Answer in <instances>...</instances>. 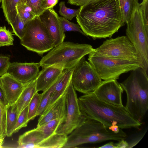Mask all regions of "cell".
Returning a JSON list of instances; mask_svg holds the SVG:
<instances>
[{"label": "cell", "mask_w": 148, "mask_h": 148, "mask_svg": "<svg viewBox=\"0 0 148 148\" xmlns=\"http://www.w3.org/2000/svg\"><path fill=\"white\" fill-rule=\"evenodd\" d=\"M79 9L77 22L94 39L110 38L125 24L118 0H94Z\"/></svg>", "instance_id": "obj_1"}, {"label": "cell", "mask_w": 148, "mask_h": 148, "mask_svg": "<svg viewBox=\"0 0 148 148\" xmlns=\"http://www.w3.org/2000/svg\"><path fill=\"white\" fill-rule=\"evenodd\" d=\"M82 115L96 120L109 127L117 125L121 129H139L141 122L134 119L125 107L118 106L98 99L92 92L78 98Z\"/></svg>", "instance_id": "obj_2"}, {"label": "cell", "mask_w": 148, "mask_h": 148, "mask_svg": "<svg viewBox=\"0 0 148 148\" xmlns=\"http://www.w3.org/2000/svg\"><path fill=\"white\" fill-rule=\"evenodd\" d=\"M127 95L125 108L135 119L141 122L148 109V77L141 67L132 70L120 84Z\"/></svg>", "instance_id": "obj_3"}, {"label": "cell", "mask_w": 148, "mask_h": 148, "mask_svg": "<svg viewBox=\"0 0 148 148\" xmlns=\"http://www.w3.org/2000/svg\"><path fill=\"white\" fill-rule=\"evenodd\" d=\"M69 135L63 148H74L84 144L108 140L119 141L125 140L127 137L122 130L115 133L101 123L84 117L79 126Z\"/></svg>", "instance_id": "obj_4"}, {"label": "cell", "mask_w": 148, "mask_h": 148, "mask_svg": "<svg viewBox=\"0 0 148 148\" xmlns=\"http://www.w3.org/2000/svg\"><path fill=\"white\" fill-rule=\"evenodd\" d=\"M90 45L63 42L54 47L39 62L42 68L56 66L63 69H73L81 59L94 50Z\"/></svg>", "instance_id": "obj_5"}, {"label": "cell", "mask_w": 148, "mask_h": 148, "mask_svg": "<svg viewBox=\"0 0 148 148\" xmlns=\"http://www.w3.org/2000/svg\"><path fill=\"white\" fill-rule=\"evenodd\" d=\"M127 24L126 36L138 54L141 68L147 72L148 68V28L143 19L140 3L134 10Z\"/></svg>", "instance_id": "obj_6"}, {"label": "cell", "mask_w": 148, "mask_h": 148, "mask_svg": "<svg viewBox=\"0 0 148 148\" xmlns=\"http://www.w3.org/2000/svg\"><path fill=\"white\" fill-rule=\"evenodd\" d=\"M21 44L27 50L40 55L54 47L53 40L39 16L27 23Z\"/></svg>", "instance_id": "obj_7"}, {"label": "cell", "mask_w": 148, "mask_h": 148, "mask_svg": "<svg viewBox=\"0 0 148 148\" xmlns=\"http://www.w3.org/2000/svg\"><path fill=\"white\" fill-rule=\"evenodd\" d=\"M88 55L89 62L104 80H116L123 73L141 68L138 62Z\"/></svg>", "instance_id": "obj_8"}, {"label": "cell", "mask_w": 148, "mask_h": 148, "mask_svg": "<svg viewBox=\"0 0 148 148\" xmlns=\"http://www.w3.org/2000/svg\"><path fill=\"white\" fill-rule=\"evenodd\" d=\"M91 53L96 56L138 62L140 64L137 50L126 36L107 39Z\"/></svg>", "instance_id": "obj_9"}, {"label": "cell", "mask_w": 148, "mask_h": 148, "mask_svg": "<svg viewBox=\"0 0 148 148\" xmlns=\"http://www.w3.org/2000/svg\"><path fill=\"white\" fill-rule=\"evenodd\" d=\"M72 82L75 90L84 94L91 93L102 82V79L89 62L83 57L73 69Z\"/></svg>", "instance_id": "obj_10"}, {"label": "cell", "mask_w": 148, "mask_h": 148, "mask_svg": "<svg viewBox=\"0 0 148 148\" xmlns=\"http://www.w3.org/2000/svg\"><path fill=\"white\" fill-rule=\"evenodd\" d=\"M66 105L65 119L56 132L67 136L79 126L84 118L80 110L76 90L71 80L66 91Z\"/></svg>", "instance_id": "obj_11"}, {"label": "cell", "mask_w": 148, "mask_h": 148, "mask_svg": "<svg viewBox=\"0 0 148 148\" xmlns=\"http://www.w3.org/2000/svg\"><path fill=\"white\" fill-rule=\"evenodd\" d=\"M123 90L116 80L102 81L92 93L98 99L118 106H123L122 94Z\"/></svg>", "instance_id": "obj_12"}, {"label": "cell", "mask_w": 148, "mask_h": 148, "mask_svg": "<svg viewBox=\"0 0 148 148\" xmlns=\"http://www.w3.org/2000/svg\"><path fill=\"white\" fill-rule=\"evenodd\" d=\"M38 63H10L7 73L15 79L26 84L36 79L39 73Z\"/></svg>", "instance_id": "obj_13"}, {"label": "cell", "mask_w": 148, "mask_h": 148, "mask_svg": "<svg viewBox=\"0 0 148 148\" xmlns=\"http://www.w3.org/2000/svg\"><path fill=\"white\" fill-rule=\"evenodd\" d=\"M39 16L52 38L54 47L64 42L65 37L57 13L53 8L46 10Z\"/></svg>", "instance_id": "obj_14"}, {"label": "cell", "mask_w": 148, "mask_h": 148, "mask_svg": "<svg viewBox=\"0 0 148 148\" xmlns=\"http://www.w3.org/2000/svg\"><path fill=\"white\" fill-rule=\"evenodd\" d=\"M0 80L2 89L8 104L13 105L26 84L20 82L7 73L0 77Z\"/></svg>", "instance_id": "obj_15"}, {"label": "cell", "mask_w": 148, "mask_h": 148, "mask_svg": "<svg viewBox=\"0 0 148 148\" xmlns=\"http://www.w3.org/2000/svg\"><path fill=\"white\" fill-rule=\"evenodd\" d=\"M64 69L56 66L43 68L36 78L37 92H43L57 79Z\"/></svg>", "instance_id": "obj_16"}, {"label": "cell", "mask_w": 148, "mask_h": 148, "mask_svg": "<svg viewBox=\"0 0 148 148\" xmlns=\"http://www.w3.org/2000/svg\"><path fill=\"white\" fill-rule=\"evenodd\" d=\"M66 92L46 113L40 116L37 127L41 126L54 119H60L64 121L66 114Z\"/></svg>", "instance_id": "obj_17"}, {"label": "cell", "mask_w": 148, "mask_h": 148, "mask_svg": "<svg viewBox=\"0 0 148 148\" xmlns=\"http://www.w3.org/2000/svg\"><path fill=\"white\" fill-rule=\"evenodd\" d=\"M73 69H64L54 83V89L50 100L41 115L46 113L52 105L66 92L71 81Z\"/></svg>", "instance_id": "obj_18"}, {"label": "cell", "mask_w": 148, "mask_h": 148, "mask_svg": "<svg viewBox=\"0 0 148 148\" xmlns=\"http://www.w3.org/2000/svg\"><path fill=\"white\" fill-rule=\"evenodd\" d=\"M46 138L42 132L37 127L19 136L17 147L40 148L42 143Z\"/></svg>", "instance_id": "obj_19"}, {"label": "cell", "mask_w": 148, "mask_h": 148, "mask_svg": "<svg viewBox=\"0 0 148 148\" xmlns=\"http://www.w3.org/2000/svg\"><path fill=\"white\" fill-rule=\"evenodd\" d=\"M36 90V78L26 84L20 96L15 103L12 105V107L17 110L18 116L21 112L27 106Z\"/></svg>", "instance_id": "obj_20"}, {"label": "cell", "mask_w": 148, "mask_h": 148, "mask_svg": "<svg viewBox=\"0 0 148 148\" xmlns=\"http://www.w3.org/2000/svg\"><path fill=\"white\" fill-rule=\"evenodd\" d=\"M2 8L6 20L11 25L15 20L17 12L16 5L21 4V0H1Z\"/></svg>", "instance_id": "obj_21"}, {"label": "cell", "mask_w": 148, "mask_h": 148, "mask_svg": "<svg viewBox=\"0 0 148 148\" xmlns=\"http://www.w3.org/2000/svg\"><path fill=\"white\" fill-rule=\"evenodd\" d=\"M6 135L8 137L11 136L16 124L18 116L17 110L12 107V105H8L6 107Z\"/></svg>", "instance_id": "obj_22"}, {"label": "cell", "mask_w": 148, "mask_h": 148, "mask_svg": "<svg viewBox=\"0 0 148 148\" xmlns=\"http://www.w3.org/2000/svg\"><path fill=\"white\" fill-rule=\"evenodd\" d=\"M124 21L127 23L134 10L140 3L139 0H118Z\"/></svg>", "instance_id": "obj_23"}, {"label": "cell", "mask_w": 148, "mask_h": 148, "mask_svg": "<svg viewBox=\"0 0 148 148\" xmlns=\"http://www.w3.org/2000/svg\"><path fill=\"white\" fill-rule=\"evenodd\" d=\"M64 121L60 119H54L38 127L47 138L55 133Z\"/></svg>", "instance_id": "obj_24"}, {"label": "cell", "mask_w": 148, "mask_h": 148, "mask_svg": "<svg viewBox=\"0 0 148 148\" xmlns=\"http://www.w3.org/2000/svg\"><path fill=\"white\" fill-rule=\"evenodd\" d=\"M41 96L42 93H39L38 92H36L30 101L28 105V121L34 119L37 116Z\"/></svg>", "instance_id": "obj_25"}, {"label": "cell", "mask_w": 148, "mask_h": 148, "mask_svg": "<svg viewBox=\"0 0 148 148\" xmlns=\"http://www.w3.org/2000/svg\"><path fill=\"white\" fill-rule=\"evenodd\" d=\"M16 9L17 13L26 24L36 16L30 7L26 4H18Z\"/></svg>", "instance_id": "obj_26"}, {"label": "cell", "mask_w": 148, "mask_h": 148, "mask_svg": "<svg viewBox=\"0 0 148 148\" xmlns=\"http://www.w3.org/2000/svg\"><path fill=\"white\" fill-rule=\"evenodd\" d=\"M54 89V83L42 93V96L37 116H40L48 106Z\"/></svg>", "instance_id": "obj_27"}, {"label": "cell", "mask_w": 148, "mask_h": 148, "mask_svg": "<svg viewBox=\"0 0 148 148\" xmlns=\"http://www.w3.org/2000/svg\"><path fill=\"white\" fill-rule=\"evenodd\" d=\"M26 25L18 13L14 21L10 25L12 28V32L20 40L24 35Z\"/></svg>", "instance_id": "obj_28"}, {"label": "cell", "mask_w": 148, "mask_h": 148, "mask_svg": "<svg viewBox=\"0 0 148 148\" xmlns=\"http://www.w3.org/2000/svg\"><path fill=\"white\" fill-rule=\"evenodd\" d=\"M59 13L62 17L68 20H71L76 17L78 14L79 9H75L67 8L65 5V1H61L59 4Z\"/></svg>", "instance_id": "obj_29"}, {"label": "cell", "mask_w": 148, "mask_h": 148, "mask_svg": "<svg viewBox=\"0 0 148 148\" xmlns=\"http://www.w3.org/2000/svg\"><path fill=\"white\" fill-rule=\"evenodd\" d=\"M14 40L12 32L5 26L0 27V47L13 45Z\"/></svg>", "instance_id": "obj_30"}, {"label": "cell", "mask_w": 148, "mask_h": 148, "mask_svg": "<svg viewBox=\"0 0 148 148\" xmlns=\"http://www.w3.org/2000/svg\"><path fill=\"white\" fill-rule=\"evenodd\" d=\"M59 18L61 27L64 33L67 31L77 32L86 36L81 29L78 24H76L70 22L62 16H59Z\"/></svg>", "instance_id": "obj_31"}, {"label": "cell", "mask_w": 148, "mask_h": 148, "mask_svg": "<svg viewBox=\"0 0 148 148\" xmlns=\"http://www.w3.org/2000/svg\"><path fill=\"white\" fill-rule=\"evenodd\" d=\"M28 106L26 107L20 113L13 133L17 132L21 129L27 126L29 122L27 120Z\"/></svg>", "instance_id": "obj_32"}, {"label": "cell", "mask_w": 148, "mask_h": 148, "mask_svg": "<svg viewBox=\"0 0 148 148\" xmlns=\"http://www.w3.org/2000/svg\"><path fill=\"white\" fill-rule=\"evenodd\" d=\"M44 0H27L26 4L30 7L36 16H40L45 10L42 7Z\"/></svg>", "instance_id": "obj_33"}, {"label": "cell", "mask_w": 148, "mask_h": 148, "mask_svg": "<svg viewBox=\"0 0 148 148\" xmlns=\"http://www.w3.org/2000/svg\"><path fill=\"white\" fill-rule=\"evenodd\" d=\"M6 107L0 102V134L6 136Z\"/></svg>", "instance_id": "obj_34"}, {"label": "cell", "mask_w": 148, "mask_h": 148, "mask_svg": "<svg viewBox=\"0 0 148 148\" xmlns=\"http://www.w3.org/2000/svg\"><path fill=\"white\" fill-rule=\"evenodd\" d=\"M9 57L0 55V77L7 73L10 62Z\"/></svg>", "instance_id": "obj_35"}, {"label": "cell", "mask_w": 148, "mask_h": 148, "mask_svg": "<svg viewBox=\"0 0 148 148\" xmlns=\"http://www.w3.org/2000/svg\"><path fill=\"white\" fill-rule=\"evenodd\" d=\"M140 6L144 23L148 28V0H143Z\"/></svg>", "instance_id": "obj_36"}, {"label": "cell", "mask_w": 148, "mask_h": 148, "mask_svg": "<svg viewBox=\"0 0 148 148\" xmlns=\"http://www.w3.org/2000/svg\"><path fill=\"white\" fill-rule=\"evenodd\" d=\"M58 1V0H44L42 4L43 8L45 10L53 8Z\"/></svg>", "instance_id": "obj_37"}, {"label": "cell", "mask_w": 148, "mask_h": 148, "mask_svg": "<svg viewBox=\"0 0 148 148\" xmlns=\"http://www.w3.org/2000/svg\"><path fill=\"white\" fill-rule=\"evenodd\" d=\"M94 0H68V3L71 5L81 6Z\"/></svg>", "instance_id": "obj_38"}, {"label": "cell", "mask_w": 148, "mask_h": 148, "mask_svg": "<svg viewBox=\"0 0 148 148\" xmlns=\"http://www.w3.org/2000/svg\"><path fill=\"white\" fill-rule=\"evenodd\" d=\"M116 145L117 148H128L129 146L128 143L124 139L120 140Z\"/></svg>", "instance_id": "obj_39"}, {"label": "cell", "mask_w": 148, "mask_h": 148, "mask_svg": "<svg viewBox=\"0 0 148 148\" xmlns=\"http://www.w3.org/2000/svg\"><path fill=\"white\" fill-rule=\"evenodd\" d=\"M0 102L5 107L8 105L3 90L1 87H0Z\"/></svg>", "instance_id": "obj_40"}, {"label": "cell", "mask_w": 148, "mask_h": 148, "mask_svg": "<svg viewBox=\"0 0 148 148\" xmlns=\"http://www.w3.org/2000/svg\"><path fill=\"white\" fill-rule=\"evenodd\" d=\"M99 148H117L116 143L111 142L100 147Z\"/></svg>", "instance_id": "obj_41"}, {"label": "cell", "mask_w": 148, "mask_h": 148, "mask_svg": "<svg viewBox=\"0 0 148 148\" xmlns=\"http://www.w3.org/2000/svg\"><path fill=\"white\" fill-rule=\"evenodd\" d=\"M143 136H140L135 138L130 143H128L129 146L128 148H131L135 146L140 140Z\"/></svg>", "instance_id": "obj_42"}, {"label": "cell", "mask_w": 148, "mask_h": 148, "mask_svg": "<svg viewBox=\"0 0 148 148\" xmlns=\"http://www.w3.org/2000/svg\"><path fill=\"white\" fill-rule=\"evenodd\" d=\"M5 136H6L4 135L0 136V148L3 147L2 145L3 144L4 138Z\"/></svg>", "instance_id": "obj_43"}, {"label": "cell", "mask_w": 148, "mask_h": 148, "mask_svg": "<svg viewBox=\"0 0 148 148\" xmlns=\"http://www.w3.org/2000/svg\"><path fill=\"white\" fill-rule=\"evenodd\" d=\"M27 0H21V4H26Z\"/></svg>", "instance_id": "obj_44"}, {"label": "cell", "mask_w": 148, "mask_h": 148, "mask_svg": "<svg viewBox=\"0 0 148 148\" xmlns=\"http://www.w3.org/2000/svg\"><path fill=\"white\" fill-rule=\"evenodd\" d=\"M0 87H1V89H2L1 85V83L0 80Z\"/></svg>", "instance_id": "obj_45"}, {"label": "cell", "mask_w": 148, "mask_h": 148, "mask_svg": "<svg viewBox=\"0 0 148 148\" xmlns=\"http://www.w3.org/2000/svg\"><path fill=\"white\" fill-rule=\"evenodd\" d=\"M1 0H0V3L1 2Z\"/></svg>", "instance_id": "obj_46"}, {"label": "cell", "mask_w": 148, "mask_h": 148, "mask_svg": "<svg viewBox=\"0 0 148 148\" xmlns=\"http://www.w3.org/2000/svg\"></svg>", "instance_id": "obj_47"}, {"label": "cell", "mask_w": 148, "mask_h": 148, "mask_svg": "<svg viewBox=\"0 0 148 148\" xmlns=\"http://www.w3.org/2000/svg\"></svg>", "instance_id": "obj_48"}]
</instances>
